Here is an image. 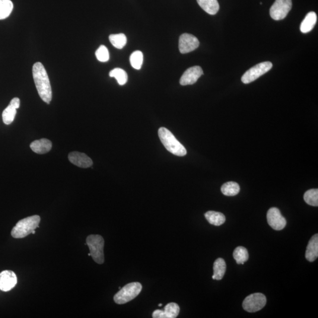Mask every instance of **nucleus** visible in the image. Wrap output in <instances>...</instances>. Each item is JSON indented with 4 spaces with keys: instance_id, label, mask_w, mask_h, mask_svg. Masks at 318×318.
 <instances>
[{
    "instance_id": "obj_1",
    "label": "nucleus",
    "mask_w": 318,
    "mask_h": 318,
    "mask_svg": "<svg viewBox=\"0 0 318 318\" xmlns=\"http://www.w3.org/2000/svg\"><path fill=\"white\" fill-rule=\"evenodd\" d=\"M33 76L38 93L44 102L50 104L52 99V90L46 70L42 63L37 62L33 67Z\"/></svg>"
},
{
    "instance_id": "obj_2",
    "label": "nucleus",
    "mask_w": 318,
    "mask_h": 318,
    "mask_svg": "<svg viewBox=\"0 0 318 318\" xmlns=\"http://www.w3.org/2000/svg\"><path fill=\"white\" fill-rule=\"evenodd\" d=\"M158 133L162 144L171 154L180 157L187 154L185 148L177 141L169 130L165 127H161Z\"/></svg>"
},
{
    "instance_id": "obj_3",
    "label": "nucleus",
    "mask_w": 318,
    "mask_h": 318,
    "mask_svg": "<svg viewBox=\"0 0 318 318\" xmlns=\"http://www.w3.org/2000/svg\"><path fill=\"white\" fill-rule=\"evenodd\" d=\"M41 219L39 216L34 215L18 221L11 231V236L16 238L26 237L32 234L39 227Z\"/></svg>"
},
{
    "instance_id": "obj_4",
    "label": "nucleus",
    "mask_w": 318,
    "mask_h": 318,
    "mask_svg": "<svg viewBox=\"0 0 318 318\" xmlns=\"http://www.w3.org/2000/svg\"><path fill=\"white\" fill-rule=\"evenodd\" d=\"M142 285L139 282L127 284L114 295V301L119 305L125 304L133 300L141 293Z\"/></svg>"
},
{
    "instance_id": "obj_5",
    "label": "nucleus",
    "mask_w": 318,
    "mask_h": 318,
    "mask_svg": "<svg viewBox=\"0 0 318 318\" xmlns=\"http://www.w3.org/2000/svg\"><path fill=\"white\" fill-rule=\"evenodd\" d=\"M86 244L90 249V256L95 262L103 264L104 261V240L102 237L98 235H91L86 238Z\"/></svg>"
},
{
    "instance_id": "obj_6",
    "label": "nucleus",
    "mask_w": 318,
    "mask_h": 318,
    "mask_svg": "<svg viewBox=\"0 0 318 318\" xmlns=\"http://www.w3.org/2000/svg\"><path fill=\"white\" fill-rule=\"evenodd\" d=\"M272 63L269 62H262L257 64L256 66L250 68L244 73L241 77V81L244 84H249L256 80L260 76L265 75L272 68Z\"/></svg>"
},
{
    "instance_id": "obj_7",
    "label": "nucleus",
    "mask_w": 318,
    "mask_h": 318,
    "mask_svg": "<svg viewBox=\"0 0 318 318\" xmlns=\"http://www.w3.org/2000/svg\"><path fill=\"white\" fill-rule=\"evenodd\" d=\"M266 304V298L261 293H255L248 296L242 304L244 310L248 313H256L263 309Z\"/></svg>"
},
{
    "instance_id": "obj_8",
    "label": "nucleus",
    "mask_w": 318,
    "mask_h": 318,
    "mask_svg": "<svg viewBox=\"0 0 318 318\" xmlns=\"http://www.w3.org/2000/svg\"><path fill=\"white\" fill-rule=\"evenodd\" d=\"M292 6V0H276L270 9V17L276 21L283 20L290 11Z\"/></svg>"
},
{
    "instance_id": "obj_9",
    "label": "nucleus",
    "mask_w": 318,
    "mask_h": 318,
    "mask_svg": "<svg viewBox=\"0 0 318 318\" xmlns=\"http://www.w3.org/2000/svg\"><path fill=\"white\" fill-rule=\"evenodd\" d=\"M267 220L270 227L275 231H281L286 225V221L279 210L276 208H270L267 213Z\"/></svg>"
},
{
    "instance_id": "obj_10",
    "label": "nucleus",
    "mask_w": 318,
    "mask_h": 318,
    "mask_svg": "<svg viewBox=\"0 0 318 318\" xmlns=\"http://www.w3.org/2000/svg\"><path fill=\"white\" fill-rule=\"evenodd\" d=\"M199 46V41L193 35L187 33L181 35L179 42V48L181 53L186 54L193 52L198 49Z\"/></svg>"
},
{
    "instance_id": "obj_11",
    "label": "nucleus",
    "mask_w": 318,
    "mask_h": 318,
    "mask_svg": "<svg viewBox=\"0 0 318 318\" xmlns=\"http://www.w3.org/2000/svg\"><path fill=\"white\" fill-rule=\"evenodd\" d=\"M17 284V277L12 270H6L0 273V290L8 292Z\"/></svg>"
},
{
    "instance_id": "obj_12",
    "label": "nucleus",
    "mask_w": 318,
    "mask_h": 318,
    "mask_svg": "<svg viewBox=\"0 0 318 318\" xmlns=\"http://www.w3.org/2000/svg\"><path fill=\"white\" fill-rule=\"evenodd\" d=\"M203 75V70L200 66L192 67L183 73L180 80V84L182 85L195 84Z\"/></svg>"
},
{
    "instance_id": "obj_13",
    "label": "nucleus",
    "mask_w": 318,
    "mask_h": 318,
    "mask_svg": "<svg viewBox=\"0 0 318 318\" xmlns=\"http://www.w3.org/2000/svg\"><path fill=\"white\" fill-rule=\"evenodd\" d=\"M180 308L174 302L168 304L163 310H155L152 314L154 318H175L179 316Z\"/></svg>"
},
{
    "instance_id": "obj_14",
    "label": "nucleus",
    "mask_w": 318,
    "mask_h": 318,
    "mask_svg": "<svg viewBox=\"0 0 318 318\" xmlns=\"http://www.w3.org/2000/svg\"><path fill=\"white\" fill-rule=\"evenodd\" d=\"M70 161L73 164L81 168L90 167L93 161L86 155L78 152H73L69 155Z\"/></svg>"
},
{
    "instance_id": "obj_15",
    "label": "nucleus",
    "mask_w": 318,
    "mask_h": 318,
    "mask_svg": "<svg viewBox=\"0 0 318 318\" xmlns=\"http://www.w3.org/2000/svg\"><path fill=\"white\" fill-rule=\"evenodd\" d=\"M30 148L36 154H45L52 149V143L46 139L37 140L31 143Z\"/></svg>"
},
{
    "instance_id": "obj_16",
    "label": "nucleus",
    "mask_w": 318,
    "mask_h": 318,
    "mask_svg": "<svg viewBox=\"0 0 318 318\" xmlns=\"http://www.w3.org/2000/svg\"><path fill=\"white\" fill-rule=\"evenodd\" d=\"M318 256V235H314L308 243L305 257L311 262L315 261Z\"/></svg>"
},
{
    "instance_id": "obj_17",
    "label": "nucleus",
    "mask_w": 318,
    "mask_h": 318,
    "mask_svg": "<svg viewBox=\"0 0 318 318\" xmlns=\"http://www.w3.org/2000/svg\"><path fill=\"white\" fill-rule=\"evenodd\" d=\"M317 21V15L316 12L311 11L308 13L301 24L300 30L302 33H308L313 30Z\"/></svg>"
},
{
    "instance_id": "obj_18",
    "label": "nucleus",
    "mask_w": 318,
    "mask_h": 318,
    "mask_svg": "<svg viewBox=\"0 0 318 318\" xmlns=\"http://www.w3.org/2000/svg\"><path fill=\"white\" fill-rule=\"evenodd\" d=\"M197 2L200 7L209 14L215 15L219 11L218 0H197Z\"/></svg>"
},
{
    "instance_id": "obj_19",
    "label": "nucleus",
    "mask_w": 318,
    "mask_h": 318,
    "mask_svg": "<svg viewBox=\"0 0 318 318\" xmlns=\"http://www.w3.org/2000/svg\"><path fill=\"white\" fill-rule=\"evenodd\" d=\"M205 216L210 224L216 227L224 224L226 221L225 216L220 212L208 211L206 213Z\"/></svg>"
},
{
    "instance_id": "obj_20",
    "label": "nucleus",
    "mask_w": 318,
    "mask_h": 318,
    "mask_svg": "<svg viewBox=\"0 0 318 318\" xmlns=\"http://www.w3.org/2000/svg\"><path fill=\"white\" fill-rule=\"evenodd\" d=\"M227 270V264L224 259L218 258L215 260L214 265V275L212 276L213 279L221 280L225 274Z\"/></svg>"
},
{
    "instance_id": "obj_21",
    "label": "nucleus",
    "mask_w": 318,
    "mask_h": 318,
    "mask_svg": "<svg viewBox=\"0 0 318 318\" xmlns=\"http://www.w3.org/2000/svg\"><path fill=\"white\" fill-rule=\"evenodd\" d=\"M221 191L225 196H234L240 192V186L236 182H229L223 184Z\"/></svg>"
},
{
    "instance_id": "obj_22",
    "label": "nucleus",
    "mask_w": 318,
    "mask_h": 318,
    "mask_svg": "<svg viewBox=\"0 0 318 318\" xmlns=\"http://www.w3.org/2000/svg\"><path fill=\"white\" fill-rule=\"evenodd\" d=\"M13 4L11 0H0V20H4L11 14Z\"/></svg>"
},
{
    "instance_id": "obj_23",
    "label": "nucleus",
    "mask_w": 318,
    "mask_h": 318,
    "mask_svg": "<svg viewBox=\"0 0 318 318\" xmlns=\"http://www.w3.org/2000/svg\"><path fill=\"white\" fill-rule=\"evenodd\" d=\"M233 256L238 264L243 265L249 259V253L245 247L238 246L235 249Z\"/></svg>"
},
{
    "instance_id": "obj_24",
    "label": "nucleus",
    "mask_w": 318,
    "mask_h": 318,
    "mask_svg": "<svg viewBox=\"0 0 318 318\" xmlns=\"http://www.w3.org/2000/svg\"><path fill=\"white\" fill-rule=\"evenodd\" d=\"M109 40L111 44L117 49H122L127 43V37L122 33L110 35Z\"/></svg>"
},
{
    "instance_id": "obj_25",
    "label": "nucleus",
    "mask_w": 318,
    "mask_h": 318,
    "mask_svg": "<svg viewBox=\"0 0 318 318\" xmlns=\"http://www.w3.org/2000/svg\"><path fill=\"white\" fill-rule=\"evenodd\" d=\"M16 114H17V109L12 107L11 105L9 104L6 107V109L3 111L2 114L3 122L5 125H10L13 122Z\"/></svg>"
},
{
    "instance_id": "obj_26",
    "label": "nucleus",
    "mask_w": 318,
    "mask_h": 318,
    "mask_svg": "<svg viewBox=\"0 0 318 318\" xmlns=\"http://www.w3.org/2000/svg\"><path fill=\"white\" fill-rule=\"evenodd\" d=\"M110 77L114 78L117 80V82L120 85H125L127 81V75L124 70L120 68L114 69L109 73Z\"/></svg>"
},
{
    "instance_id": "obj_27",
    "label": "nucleus",
    "mask_w": 318,
    "mask_h": 318,
    "mask_svg": "<svg viewBox=\"0 0 318 318\" xmlns=\"http://www.w3.org/2000/svg\"><path fill=\"white\" fill-rule=\"evenodd\" d=\"M304 199L307 204L313 206H318V189H314L308 190L305 192Z\"/></svg>"
},
{
    "instance_id": "obj_28",
    "label": "nucleus",
    "mask_w": 318,
    "mask_h": 318,
    "mask_svg": "<svg viewBox=\"0 0 318 318\" xmlns=\"http://www.w3.org/2000/svg\"><path fill=\"white\" fill-rule=\"evenodd\" d=\"M130 62L133 68L140 70L142 68L143 62V55L141 51H136L130 57Z\"/></svg>"
},
{
    "instance_id": "obj_29",
    "label": "nucleus",
    "mask_w": 318,
    "mask_h": 318,
    "mask_svg": "<svg viewBox=\"0 0 318 318\" xmlns=\"http://www.w3.org/2000/svg\"><path fill=\"white\" fill-rule=\"evenodd\" d=\"M95 56H96L98 61L107 62L109 61L110 58L109 50H108L106 46L101 45L95 52Z\"/></svg>"
},
{
    "instance_id": "obj_30",
    "label": "nucleus",
    "mask_w": 318,
    "mask_h": 318,
    "mask_svg": "<svg viewBox=\"0 0 318 318\" xmlns=\"http://www.w3.org/2000/svg\"><path fill=\"white\" fill-rule=\"evenodd\" d=\"M9 104L11 105L12 107L15 108L16 109H17L19 107H20V100L18 98L15 97L14 98H12V99L10 101V103H9Z\"/></svg>"
},
{
    "instance_id": "obj_31",
    "label": "nucleus",
    "mask_w": 318,
    "mask_h": 318,
    "mask_svg": "<svg viewBox=\"0 0 318 318\" xmlns=\"http://www.w3.org/2000/svg\"><path fill=\"white\" fill-rule=\"evenodd\" d=\"M159 307H161L162 306V304H159Z\"/></svg>"
}]
</instances>
